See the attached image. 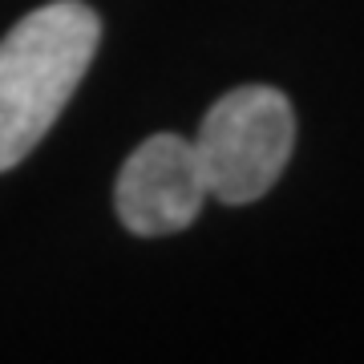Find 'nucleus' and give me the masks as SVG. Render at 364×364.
I'll list each match as a JSON object with an SVG mask.
<instances>
[{"label": "nucleus", "mask_w": 364, "mask_h": 364, "mask_svg": "<svg viewBox=\"0 0 364 364\" xmlns=\"http://www.w3.org/2000/svg\"><path fill=\"white\" fill-rule=\"evenodd\" d=\"M102 41L81 0H53L0 41V170H13L53 130Z\"/></svg>", "instance_id": "f257e3e1"}, {"label": "nucleus", "mask_w": 364, "mask_h": 364, "mask_svg": "<svg viewBox=\"0 0 364 364\" xmlns=\"http://www.w3.org/2000/svg\"><path fill=\"white\" fill-rule=\"evenodd\" d=\"M296 146V109L272 85L223 93L198 126V162L219 203L243 207L272 191Z\"/></svg>", "instance_id": "f03ea898"}, {"label": "nucleus", "mask_w": 364, "mask_h": 364, "mask_svg": "<svg viewBox=\"0 0 364 364\" xmlns=\"http://www.w3.org/2000/svg\"><path fill=\"white\" fill-rule=\"evenodd\" d=\"M207 195L195 142L178 134H154L126 158L114 186V207L126 231L158 239L186 231L203 215Z\"/></svg>", "instance_id": "7ed1b4c3"}]
</instances>
